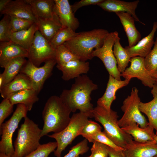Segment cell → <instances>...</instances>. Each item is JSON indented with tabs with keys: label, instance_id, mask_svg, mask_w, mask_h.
<instances>
[{
	"label": "cell",
	"instance_id": "cell-20",
	"mask_svg": "<svg viewBox=\"0 0 157 157\" xmlns=\"http://www.w3.org/2000/svg\"><path fill=\"white\" fill-rule=\"evenodd\" d=\"M62 72V78L65 81L76 78L83 74H87L90 69L89 63L77 60L71 61L64 65L56 66Z\"/></svg>",
	"mask_w": 157,
	"mask_h": 157
},
{
	"label": "cell",
	"instance_id": "cell-11",
	"mask_svg": "<svg viewBox=\"0 0 157 157\" xmlns=\"http://www.w3.org/2000/svg\"><path fill=\"white\" fill-rule=\"evenodd\" d=\"M44 63L43 66L37 67L28 60L19 73L25 74L29 78L32 89L38 94L42 88L46 80L50 76L56 64L55 58L49 60Z\"/></svg>",
	"mask_w": 157,
	"mask_h": 157
},
{
	"label": "cell",
	"instance_id": "cell-37",
	"mask_svg": "<svg viewBox=\"0 0 157 157\" xmlns=\"http://www.w3.org/2000/svg\"><path fill=\"white\" fill-rule=\"evenodd\" d=\"M10 17L6 15L4 16L0 21V41H10L11 30L10 26Z\"/></svg>",
	"mask_w": 157,
	"mask_h": 157
},
{
	"label": "cell",
	"instance_id": "cell-39",
	"mask_svg": "<svg viewBox=\"0 0 157 157\" xmlns=\"http://www.w3.org/2000/svg\"><path fill=\"white\" fill-rule=\"evenodd\" d=\"M88 141L85 138L72 147L69 152L63 157H78L79 155L86 153L89 149Z\"/></svg>",
	"mask_w": 157,
	"mask_h": 157
},
{
	"label": "cell",
	"instance_id": "cell-33",
	"mask_svg": "<svg viewBox=\"0 0 157 157\" xmlns=\"http://www.w3.org/2000/svg\"><path fill=\"white\" fill-rule=\"evenodd\" d=\"M144 62L146 69L154 75L157 78V37L154 42L153 48L144 58Z\"/></svg>",
	"mask_w": 157,
	"mask_h": 157
},
{
	"label": "cell",
	"instance_id": "cell-30",
	"mask_svg": "<svg viewBox=\"0 0 157 157\" xmlns=\"http://www.w3.org/2000/svg\"><path fill=\"white\" fill-rule=\"evenodd\" d=\"M120 40L119 36L116 38L113 45V51L117 62L118 69L121 73L126 69L131 58L125 48L121 45Z\"/></svg>",
	"mask_w": 157,
	"mask_h": 157
},
{
	"label": "cell",
	"instance_id": "cell-26",
	"mask_svg": "<svg viewBox=\"0 0 157 157\" xmlns=\"http://www.w3.org/2000/svg\"><path fill=\"white\" fill-rule=\"evenodd\" d=\"M152 88L151 93L153 99L146 103L141 101L139 105V108L140 112L144 114L147 117L149 125L156 130V135H157V83L155 84Z\"/></svg>",
	"mask_w": 157,
	"mask_h": 157
},
{
	"label": "cell",
	"instance_id": "cell-32",
	"mask_svg": "<svg viewBox=\"0 0 157 157\" xmlns=\"http://www.w3.org/2000/svg\"><path fill=\"white\" fill-rule=\"evenodd\" d=\"M78 34L70 28H62L54 36L50 42L51 45L55 49L75 37Z\"/></svg>",
	"mask_w": 157,
	"mask_h": 157
},
{
	"label": "cell",
	"instance_id": "cell-12",
	"mask_svg": "<svg viewBox=\"0 0 157 157\" xmlns=\"http://www.w3.org/2000/svg\"><path fill=\"white\" fill-rule=\"evenodd\" d=\"M144 61V58L139 56L131 58L130 66L121 73L120 75L125 79L137 78L145 86L152 88L157 83V79L154 75L146 69Z\"/></svg>",
	"mask_w": 157,
	"mask_h": 157
},
{
	"label": "cell",
	"instance_id": "cell-16",
	"mask_svg": "<svg viewBox=\"0 0 157 157\" xmlns=\"http://www.w3.org/2000/svg\"><path fill=\"white\" fill-rule=\"evenodd\" d=\"M139 1V0L128 2L119 0H104L97 5L104 10L109 12L128 13L134 17L135 21L145 25L140 21L135 13V10Z\"/></svg>",
	"mask_w": 157,
	"mask_h": 157
},
{
	"label": "cell",
	"instance_id": "cell-47",
	"mask_svg": "<svg viewBox=\"0 0 157 157\" xmlns=\"http://www.w3.org/2000/svg\"><path fill=\"white\" fill-rule=\"evenodd\" d=\"M154 157H157V154L154 156Z\"/></svg>",
	"mask_w": 157,
	"mask_h": 157
},
{
	"label": "cell",
	"instance_id": "cell-24",
	"mask_svg": "<svg viewBox=\"0 0 157 157\" xmlns=\"http://www.w3.org/2000/svg\"><path fill=\"white\" fill-rule=\"evenodd\" d=\"M35 23L38 30L49 42L56 34L62 28V25L56 13L50 18L37 19Z\"/></svg>",
	"mask_w": 157,
	"mask_h": 157
},
{
	"label": "cell",
	"instance_id": "cell-18",
	"mask_svg": "<svg viewBox=\"0 0 157 157\" xmlns=\"http://www.w3.org/2000/svg\"><path fill=\"white\" fill-rule=\"evenodd\" d=\"M0 13L1 14L6 15L10 17L31 20L35 23L36 21L30 5L25 0H11Z\"/></svg>",
	"mask_w": 157,
	"mask_h": 157
},
{
	"label": "cell",
	"instance_id": "cell-49",
	"mask_svg": "<svg viewBox=\"0 0 157 157\" xmlns=\"http://www.w3.org/2000/svg\"><path fill=\"white\" fill-rule=\"evenodd\" d=\"M156 78H157V77H156Z\"/></svg>",
	"mask_w": 157,
	"mask_h": 157
},
{
	"label": "cell",
	"instance_id": "cell-1",
	"mask_svg": "<svg viewBox=\"0 0 157 157\" xmlns=\"http://www.w3.org/2000/svg\"><path fill=\"white\" fill-rule=\"evenodd\" d=\"M98 88L97 85L88 76L82 75L75 78L69 89L64 90L60 97L72 112L79 110L89 118H93L94 108L91 102L90 95Z\"/></svg>",
	"mask_w": 157,
	"mask_h": 157
},
{
	"label": "cell",
	"instance_id": "cell-6",
	"mask_svg": "<svg viewBox=\"0 0 157 157\" xmlns=\"http://www.w3.org/2000/svg\"><path fill=\"white\" fill-rule=\"evenodd\" d=\"M89 117L79 112L74 113L67 126L62 131L57 133L47 135L49 137L55 139L57 147L54 152L56 157H61L63 151L77 136L89 120Z\"/></svg>",
	"mask_w": 157,
	"mask_h": 157
},
{
	"label": "cell",
	"instance_id": "cell-41",
	"mask_svg": "<svg viewBox=\"0 0 157 157\" xmlns=\"http://www.w3.org/2000/svg\"><path fill=\"white\" fill-rule=\"evenodd\" d=\"M90 149L92 157H108L107 145L103 143L95 142Z\"/></svg>",
	"mask_w": 157,
	"mask_h": 157
},
{
	"label": "cell",
	"instance_id": "cell-27",
	"mask_svg": "<svg viewBox=\"0 0 157 157\" xmlns=\"http://www.w3.org/2000/svg\"><path fill=\"white\" fill-rule=\"evenodd\" d=\"M27 61L25 58H18L12 60L5 66L3 72L0 74V88L15 78Z\"/></svg>",
	"mask_w": 157,
	"mask_h": 157
},
{
	"label": "cell",
	"instance_id": "cell-7",
	"mask_svg": "<svg viewBox=\"0 0 157 157\" xmlns=\"http://www.w3.org/2000/svg\"><path fill=\"white\" fill-rule=\"evenodd\" d=\"M28 110L26 106L21 104H17L16 108L10 118L0 126V153L12 157L14 154V148L12 142L14 133L17 128L21 119L27 117Z\"/></svg>",
	"mask_w": 157,
	"mask_h": 157
},
{
	"label": "cell",
	"instance_id": "cell-36",
	"mask_svg": "<svg viewBox=\"0 0 157 157\" xmlns=\"http://www.w3.org/2000/svg\"><path fill=\"white\" fill-rule=\"evenodd\" d=\"M87 140L89 142L93 143L97 142L103 143L115 150L123 151L125 149L116 145L103 131L99 132L95 135L88 138Z\"/></svg>",
	"mask_w": 157,
	"mask_h": 157
},
{
	"label": "cell",
	"instance_id": "cell-10",
	"mask_svg": "<svg viewBox=\"0 0 157 157\" xmlns=\"http://www.w3.org/2000/svg\"><path fill=\"white\" fill-rule=\"evenodd\" d=\"M55 49L38 30L28 50V60L40 67L42 63L55 58Z\"/></svg>",
	"mask_w": 157,
	"mask_h": 157
},
{
	"label": "cell",
	"instance_id": "cell-40",
	"mask_svg": "<svg viewBox=\"0 0 157 157\" xmlns=\"http://www.w3.org/2000/svg\"><path fill=\"white\" fill-rule=\"evenodd\" d=\"M13 105L7 99H4L0 104V126L5 119L12 113Z\"/></svg>",
	"mask_w": 157,
	"mask_h": 157
},
{
	"label": "cell",
	"instance_id": "cell-38",
	"mask_svg": "<svg viewBox=\"0 0 157 157\" xmlns=\"http://www.w3.org/2000/svg\"><path fill=\"white\" fill-rule=\"evenodd\" d=\"M102 128L97 123L89 120L81 131L79 135L87 139L101 131Z\"/></svg>",
	"mask_w": 157,
	"mask_h": 157
},
{
	"label": "cell",
	"instance_id": "cell-46",
	"mask_svg": "<svg viewBox=\"0 0 157 157\" xmlns=\"http://www.w3.org/2000/svg\"><path fill=\"white\" fill-rule=\"evenodd\" d=\"M154 141L157 144V135H156L155 137Z\"/></svg>",
	"mask_w": 157,
	"mask_h": 157
},
{
	"label": "cell",
	"instance_id": "cell-35",
	"mask_svg": "<svg viewBox=\"0 0 157 157\" xmlns=\"http://www.w3.org/2000/svg\"><path fill=\"white\" fill-rule=\"evenodd\" d=\"M34 23V21L31 20L10 17V23L11 33L27 29Z\"/></svg>",
	"mask_w": 157,
	"mask_h": 157
},
{
	"label": "cell",
	"instance_id": "cell-14",
	"mask_svg": "<svg viewBox=\"0 0 157 157\" xmlns=\"http://www.w3.org/2000/svg\"><path fill=\"white\" fill-rule=\"evenodd\" d=\"M131 80L125 79L123 81H119L109 75L106 91L103 95L97 101V105L104 108L108 111L110 112L112 104L116 98V92L127 85Z\"/></svg>",
	"mask_w": 157,
	"mask_h": 157
},
{
	"label": "cell",
	"instance_id": "cell-31",
	"mask_svg": "<svg viewBox=\"0 0 157 157\" xmlns=\"http://www.w3.org/2000/svg\"><path fill=\"white\" fill-rule=\"evenodd\" d=\"M55 58L56 61V66L65 65L73 60H79L78 57L72 53L64 44L56 47L55 49Z\"/></svg>",
	"mask_w": 157,
	"mask_h": 157
},
{
	"label": "cell",
	"instance_id": "cell-19",
	"mask_svg": "<svg viewBox=\"0 0 157 157\" xmlns=\"http://www.w3.org/2000/svg\"><path fill=\"white\" fill-rule=\"evenodd\" d=\"M157 30V22H155L152 30L148 35L139 41L135 45L131 47H125L124 48L131 58L136 56L144 58L146 56L154 44V38Z\"/></svg>",
	"mask_w": 157,
	"mask_h": 157
},
{
	"label": "cell",
	"instance_id": "cell-43",
	"mask_svg": "<svg viewBox=\"0 0 157 157\" xmlns=\"http://www.w3.org/2000/svg\"><path fill=\"white\" fill-rule=\"evenodd\" d=\"M109 157H125L123 151L115 150L107 146Z\"/></svg>",
	"mask_w": 157,
	"mask_h": 157
},
{
	"label": "cell",
	"instance_id": "cell-28",
	"mask_svg": "<svg viewBox=\"0 0 157 157\" xmlns=\"http://www.w3.org/2000/svg\"><path fill=\"white\" fill-rule=\"evenodd\" d=\"M38 94L33 89L24 90L13 93L8 99L13 105L23 104L26 107L28 111L32 109L33 105L39 99Z\"/></svg>",
	"mask_w": 157,
	"mask_h": 157
},
{
	"label": "cell",
	"instance_id": "cell-25",
	"mask_svg": "<svg viewBox=\"0 0 157 157\" xmlns=\"http://www.w3.org/2000/svg\"><path fill=\"white\" fill-rule=\"evenodd\" d=\"M138 125L134 123L121 128L124 132L131 135L136 142L144 143L154 141L156 135L152 127L148 124L147 127L142 128L139 127Z\"/></svg>",
	"mask_w": 157,
	"mask_h": 157
},
{
	"label": "cell",
	"instance_id": "cell-34",
	"mask_svg": "<svg viewBox=\"0 0 157 157\" xmlns=\"http://www.w3.org/2000/svg\"><path fill=\"white\" fill-rule=\"evenodd\" d=\"M57 147L56 141L40 144L37 149L24 157H49V155L54 152Z\"/></svg>",
	"mask_w": 157,
	"mask_h": 157
},
{
	"label": "cell",
	"instance_id": "cell-2",
	"mask_svg": "<svg viewBox=\"0 0 157 157\" xmlns=\"http://www.w3.org/2000/svg\"><path fill=\"white\" fill-rule=\"evenodd\" d=\"M71 112L60 97L51 96L46 102L42 112L44 124L41 138L50 132L57 133L63 130L69 123Z\"/></svg>",
	"mask_w": 157,
	"mask_h": 157
},
{
	"label": "cell",
	"instance_id": "cell-17",
	"mask_svg": "<svg viewBox=\"0 0 157 157\" xmlns=\"http://www.w3.org/2000/svg\"><path fill=\"white\" fill-rule=\"evenodd\" d=\"M124 149L125 157H154L157 154V144L154 141L142 143L133 140Z\"/></svg>",
	"mask_w": 157,
	"mask_h": 157
},
{
	"label": "cell",
	"instance_id": "cell-3",
	"mask_svg": "<svg viewBox=\"0 0 157 157\" xmlns=\"http://www.w3.org/2000/svg\"><path fill=\"white\" fill-rule=\"evenodd\" d=\"M109 33L106 30L96 29L78 33L64 44L82 61L92 59L93 51L101 47Z\"/></svg>",
	"mask_w": 157,
	"mask_h": 157
},
{
	"label": "cell",
	"instance_id": "cell-21",
	"mask_svg": "<svg viewBox=\"0 0 157 157\" xmlns=\"http://www.w3.org/2000/svg\"><path fill=\"white\" fill-rule=\"evenodd\" d=\"M119 17L128 39L129 47L135 45L140 40L141 35L135 25V19L130 14L124 12L115 13Z\"/></svg>",
	"mask_w": 157,
	"mask_h": 157
},
{
	"label": "cell",
	"instance_id": "cell-48",
	"mask_svg": "<svg viewBox=\"0 0 157 157\" xmlns=\"http://www.w3.org/2000/svg\"><path fill=\"white\" fill-rule=\"evenodd\" d=\"M91 157L90 156H88V157Z\"/></svg>",
	"mask_w": 157,
	"mask_h": 157
},
{
	"label": "cell",
	"instance_id": "cell-44",
	"mask_svg": "<svg viewBox=\"0 0 157 157\" xmlns=\"http://www.w3.org/2000/svg\"><path fill=\"white\" fill-rule=\"evenodd\" d=\"M11 0H0V12H1Z\"/></svg>",
	"mask_w": 157,
	"mask_h": 157
},
{
	"label": "cell",
	"instance_id": "cell-9",
	"mask_svg": "<svg viewBox=\"0 0 157 157\" xmlns=\"http://www.w3.org/2000/svg\"><path fill=\"white\" fill-rule=\"evenodd\" d=\"M118 36V33L117 31L109 33L106 38L103 46L93 51L92 56L93 58L97 57L102 61L109 75L121 81V73L118 69L117 62L113 50L115 40Z\"/></svg>",
	"mask_w": 157,
	"mask_h": 157
},
{
	"label": "cell",
	"instance_id": "cell-22",
	"mask_svg": "<svg viewBox=\"0 0 157 157\" xmlns=\"http://www.w3.org/2000/svg\"><path fill=\"white\" fill-rule=\"evenodd\" d=\"M31 82L25 74L19 73L9 83L0 88L1 97L8 98L12 94L24 90L32 89Z\"/></svg>",
	"mask_w": 157,
	"mask_h": 157
},
{
	"label": "cell",
	"instance_id": "cell-23",
	"mask_svg": "<svg viewBox=\"0 0 157 157\" xmlns=\"http://www.w3.org/2000/svg\"><path fill=\"white\" fill-rule=\"evenodd\" d=\"M36 19L52 17L55 14L54 0H25Z\"/></svg>",
	"mask_w": 157,
	"mask_h": 157
},
{
	"label": "cell",
	"instance_id": "cell-15",
	"mask_svg": "<svg viewBox=\"0 0 157 157\" xmlns=\"http://www.w3.org/2000/svg\"><path fill=\"white\" fill-rule=\"evenodd\" d=\"M28 51L10 41L0 43V66H5L12 60L18 58H28Z\"/></svg>",
	"mask_w": 157,
	"mask_h": 157
},
{
	"label": "cell",
	"instance_id": "cell-42",
	"mask_svg": "<svg viewBox=\"0 0 157 157\" xmlns=\"http://www.w3.org/2000/svg\"><path fill=\"white\" fill-rule=\"evenodd\" d=\"M104 0H81L76 2L71 5L72 10L74 13L80 8L90 5H97L104 1Z\"/></svg>",
	"mask_w": 157,
	"mask_h": 157
},
{
	"label": "cell",
	"instance_id": "cell-45",
	"mask_svg": "<svg viewBox=\"0 0 157 157\" xmlns=\"http://www.w3.org/2000/svg\"><path fill=\"white\" fill-rule=\"evenodd\" d=\"M0 157H9L6 155L0 153Z\"/></svg>",
	"mask_w": 157,
	"mask_h": 157
},
{
	"label": "cell",
	"instance_id": "cell-5",
	"mask_svg": "<svg viewBox=\"0 0 157 157\" xmlns=\"http://www.w3.org/2000/svg\"><path fill=\"white\" fill-rule=\"evenodd\" d=\"M42 129L27 116L19 129L14 142V153L12 157H24L37 149Z\"/></svg>",
	"mask_w": 157,
	"mask_h": 157
},
{
	"label": "cell",
	"instance_id": "cell-29",
	"mask_svg": "<svg viewBox=\"0 0 157 157\" xmlns=\"http://www.w3.org/2000/svg\"><path fill=\"white\" fill-rule=\"evenodd\" d=\"M38 30L37 25L34 23L27 29L11 33L10 40L28 51Z\"/></svg>",
	"mask_w": 157,
	"mask_h": 157
},
{
	"label": "cell",
	"instance_id": "cell-13",
	"mask_svg": "<svg viewBox=\"0 0 157 157\" xmlns=\"http://www.w3.org/2000/svg\"><path fill=\"white\" fill-rule=\"evenodd\" d=\"M54 0L55 12L58 17L62 28H69L75 32L79 27V22L74 16L69 1Z\"/></svg>",
	"mask_w": 157,
	"mask_h": 157
},
{
	"label": "cell",
	"instance_id": "cell-8",
	"mask_svg": "<svg viewBox=\"0 0 157 157\" xmlns=\"http://www.w3.org/2000/svg\"><path fill=\"white\" fill-rule=\"evenodd\" d=\"M138 93L137 88L133 87L130 95L123 101L121 109L124 113L118 121V124L120 127L134 123L139 125L142 128H145L148 126L149 122L139 109V105L141 101Z\"/></svg>",
	"mask_w": 157,
	"mask_h": 157
},
{
	"label": "cell",
	"instance_id": "cell-4",
	"mask_svg": "<svg viewBox=\"0 0 157 157\" xmlns=\"http://www.w3.org/2000/svg\"><path fill=\"white\" fill-rule=\"evenodd\" d=\"M94 117L103 126V131L117 146L125 149L133 141L131 135L124 132L119 126L117 113L111 109L109 112L98 105L94 108Z\"/></svg>",
	"mask_w": 157,
	"mask_h": 157
}]
</instances>
